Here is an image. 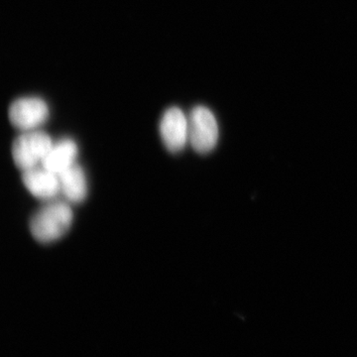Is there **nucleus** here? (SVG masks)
<instances>
[{"mask_svg": "<svg viewBox=\"0 0 357 357\" xmlns=\"http://www.w3.org/2000/svg\"><path fill=\"white\" fill-rule=\"evenodd\" d=\"M74 222V213L67 201L53 199L33 215L30 232L40 243H52L67 234Z\"/></svg>", "mask_w": 357, "mask_h": 357, "instance_id": "obj_1", "label": "nucleus"}, {"mask_svg": "<svg viewBox=\"0 0 357 357\" xmlns=\"http://www.w3.org/2000/svg\"><path fill=\"white\" fill-rule=\"evenodd\" d=\"M60 178L61 195L70 204H81L88 197L89 185L86 172L79 164L66 170L59 175Z\"/></svg>", "mask_w": 357, "mask_h": 357, "instance_id": "obj_8", "label": "nucleus"}, {"mask_svg": "<svg viewBox=\"0 0 357 357\" xmlns=\"http://www.w3.org/2000/svg\"><path fill=\"white\" fill-rule=\"evenodd\" d=\"M189 142L199 154H208L217 146L220 128L215 114L204 105L192 109L189 116Z\"/></svg>", "mask_w": 357, "mask_h": 357, "instance_id": "obj_3", "label": "nucleus"}, {"mask_svg": "<svg viewBox=\"0 0 357 357\" xmlns=\"http://www.w3.org/2000/svg\"><path fill=\"white\" fill-rule=\"evenodd\" d=\"M22 182L30 194L41 201H53L61 194L59 175L43 166L22 172Z\"/></svg>", "mask_w": 357, "mask_h": 357, "instance_id": "obj_6", "label": "nucleus"}, {"mask_svg": "<svg viewBox=\"0 0 357 357\" xmlns=\"http://www.w3.org/2000/svg\"><path fill=\"white\" fill-rule=\"evenodd\" d=\"M77 155L79 147L76 141L70 138H63L53 143L41 166L60 175L77 164Z\"/></svg>", "mask_w": 357, "mask_h": 357, "instance_id": "obj_7", "label": "nucleus"}, {"mask_svg": "<svg viewBox=\"0 0 357 357\" xmlns=\"http://www.w3.org/2000/svg\"><path fill=\"white\" fill-rule=\"evenodd\" d=\"M160 135L171 153L184 149L189 142V119L182 109L172 107L164 112L160 121Z\"/></svg>", "mask_w": 357, "mask_h": 357, "instance_id": "obj_5", "label": "nucleus"}, {"mask_svg": "<svg viewBox=\"0 0 357 357\" xmlns=\"http://www.w3.org/2000/svg\"><path fill=\"white\" fill-rule=\"evenodd\" d=\"M8 115L11 124L22 132L36 130L48 119L49 107L42 98L27 96L11 103Z\"/></svg>", "mask_w": 357, "mask_h": 357, "instance_id": "obj_4", "label": "nucleus"}, {"mask_svg": "<svg viewBox=\"0 0 357 357\" xmlns=\"http://www.w3.org/2000/svg\"><path fill=\"white\" fill-rule=\"evenodd\" d=\"M53 143L50 135L39 129L24 131L13 144L14 164L22 172L41 166Z\"/></svg>", "mask_w": 357, "mask_h": 357, "instance_id": "obj_2", "label": "nucleus"}]
</instances>
